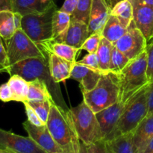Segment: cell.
Segmentation results:
<instances>
[{"mask_svg": "<svg viewBox=\"0 0 153 153\" xmlns=\"http://www.w3.org/2000/svg\"><path fill=\"white\" fill-rule=\"evenodd\" d=\"M8 73L10 76L18 75L27 82L35 79L44 82L49 88L54 102L64 110H70L64 100L59 84L56 83L51 76L48 58H33L23 60L1 69L0 73Z\"/></svg>", "mask_w": 153, "mask_h": 153, "instance_id": "obj_1", "label": "cell"}, {"mask_svg": "<svg viewBox=\"0 0 153 153\" xmlns=\"http://www.w3.org/2000/svg\"><path fill=\"white\" fill-rule=\"evenodd\" d=\"M46 126L64 153H81L82 142L78 136L70 110H64L53 102Z\"/></svg>", "mask_w": 153, "mask_h": 153, "instance_id": "obj_2", "label": "cell"}, {"mask_svg": "<svg viewBox=\"0 0 153 153\" xmlns=\"http://www.w3.org/2000/svg\"><path fill=\"white\" fill-rule=\"evenodd\" d=\"M146 52L131 60L126 67L118 74L120 80L119 100L127 102L134 94L149 83L147 75Z\"/></svg>", "mask_w": 153, "mask_h": 153, "instance_id": "obj_3", "label": "cell"}, {"mask_svg": "<svg viewBox=\"0 0 153 153\" xmlns=\"http://www.w3.org/2000/svg\"><path fill=\"white\" fill-rule=\"evenodd\" d=\"M120 90L118 74L108 72L102 74L94 89L82 93L83 100L96 114L117 102Z\"/></svg>", "mask_w": 153, "mask_h": 153, "instance_id": "obj_4", "label": "cell"}, {"mask_svg": "<svg viewBox=\"0 0 153 153\" xmlns=\"http://www.w3.org/2000/svg\"><path fill=\"white\" fill-rule=\"evenodd\" d=\"M148 85L127 101L126 105L120 118L118 120L110 137L107 140L120 134L134 132L140 123L146 117L148 114L146 98V89Z\"/></svg>", "mask_w": 153, "mask_h": 153, "instance_id": "obj_5", "label": "cell"}, {"mask_svg": "<svg viewBox=\"0 0 153 153\" xmlns=\"http://www.w3.org/2000/svg\"><path fill=\"white\" fill-rule=\"evenodd\" d=\"M70 113L82 143L89 145L102 140L96 114L84 100L76 107L70 108Z\"/></svg>", "mask_w": 153, "mask_h": 153, "instance_id": "obj_6", "label": "cell"}, {"mask_svg": "<svg viewBox=\"0 0 153 153\" xmlns=\"http://www.w3.org/2000/svg\"><path fill=\"white\" fill-rule=\"evenodd\" d=\"M7 66L33 58H48L47 52L40 44L33 41L22 28L17 29L9 40H6Z\"/></svg>", "mask_w": 153, "mask_h": 153, "instance_id": "obj_7", "label": "cell"}, {"mask_svg": "<svg viewBox=\"0 0 153 153\" xmlns=\"http://www.w3.org/2000/svg\"><path fill=\"white\" fill-rule=\"evenodd\" d=\"M57 10L56 4H54L42 13L22 16L21 28L37 44L49 41L53 37L52 18Z\"/></svg>", "mask_w": 153, "mask_h": 153, "instance_id": "obj_8", "label": "cell"}, {"mask_svg": "<svg viewBox=\"0 0 153 153\" xmlns=\"http://www.w3.org/2000/svg\"><path fill=\"white\" fill-rule=\"evenodd\" d=\"M114 46L130 60H133L146 51L147 41L132 20L126 34Z\"/></svg>", "mask_w": 153, "mask_h": 153, "instance_id": "obj_9", "label": "cell"}, {"mask_svg": "<svg viewBox=\"0 0 153 153\" xmlns=\"http://www.w3.org/2000/svg\"><path fill=\"white\" fill-rule=\"evenodd\" d=\"M0 149L12 153H46L30 137L0 128Z\"/></svg>", "mask_w": 153, "mask_h": 153, "instance_id": "obj_10", "label": "cell"}, {"mask_svg": "<svg viewBox=\"0 0 153 153\" xmlns=\"http://www.w3.org/2000/svg\"><path fill=\"white\" fill-rule=\"evenodd\" d=\"M127 102L118 100L112 105L96 113L103 140H107L113 132L118 120L120 118Z\"/></svg>", "mask_w": 153, "mask_h": 153, "instance_id": "obj_11", "label": "cell"}, {"mask_svg": "<svg viewBox=\"0 0 153 153\" xmlns=\"http://www.w3.org/2000/svg\"><path fill=\"white\" fill-rule=\"evenodd\" d=\"M22 126L28 133V137H31L46 153H64L52 137L47 126H36L28 120L22 123Z\"/></svg>", "mask_w": 153, "mask_h": 153, "instance_id": "obj_12", "label": "cell"}, {"mask_svg": "<svg viewBox=\"0 0 153 153\" xmlns=\"http://www.w3.org/2000/svg\"><path fill=\"white\" fill-rule=\"evenodd\" d=\"M89 36L88 24L80 21L71 20L70 27L65 34L47 42L64 43L80 49Z\"/></svg>", "mask_w": 153, "mask_h": 153, "instance_id": "obj_13", "label": "cell"}, {"mask_svg": "<svg viewBox=\"0 0 153 153\" xmlns=\"http://www.w3.org/2000/svg\"><path fill=\"white\" fill-rule=\"evenodd\" d=\"M102 74H104L102 72L91 69L76 61L72 70L70 78L79 82L83 93L94 89L97 86Z\"/></svg>", "mask_w": 153, "mask_h": 153, "instance_id": "obj_14", "label": "cell"}, {"mask_svg": "<svg viewBox=\"0 0 153 153\" xmlns=\"http://www.w3.org/2000/svg\"><path fill=\"white\" fill-rule=\"evenodd\" d=\"M133 21L146 38L147 43L153 40V7L138 4L133 6Z\"/></svg>", "mask_w": 153, "mask_h": 153, "instance_id": "obj_15", "label": "cell"}, {"mask_svg": "<svg viewBox=\"0 0 153 153\" xmlns=\"http://www.w3.org/2000/svg\"><path fill=\"white\" fill-rule=\"evenodd\" d=\"M110 15L111 8L104 0H93L88 22L90 35L95 32L102 31Z\"/></svg>", "mask_w": 153, "mask_h": 153, "instance_id": "obj_16", "label": "cell"}, {"mask_svg": "<svg viewBox=\"0 0 153 153\" xmlns=\"http://www.w3.org/2000/svg\"><path fill=\"white\" fill-rule=\"evenodd\" d=\"M47 55L48 65L53 80L59 84L70 79L75 62L67 61L52 52H47Z\"/></svg>", "mask_w": 153, "mask_h": 153, "instance_id": "obj_17", "label": "cell"}, {"mask_svg": "<svg viewBox=\"0 0 153 153\" xmlns=\"http://www.w3.org/2000/svg\"><path fill=\"white\" fill-rule=\"evenodd\" d=\"M152 138L153 114L146 116L134 131L133 140L136 153H143Z\"/></svg>", "mask_w": 153, "mask_h": 153, "instance_id": "obj_18", "label": "cell"}, {"mask_svg": "<svg viewBox=\"0 0 153 153\" xmlns=\"http://www.w3.org/2000/svg\"><path fill=\"white\" fill-rule=\"evenodd\" d=\"M13 11L25 16L42 13L55 4L54 0H11Z\"/></svg>", "mask_w": 153, "mask_h": 153, "instance_id": "obj_19", "label": "cell"}, {"mask_svg": "<svg viewBox=\"0 0 153 153\" xmlns=\"http://www.w3.org/2000/svg\"><path fill=\"white\" fill-rule=\"evenodd\" d=\"M134 132L120 134L108 140L105 144L110 153H136L133 140Z\"/></svg>", "mask_w": 153, "mask_h": 153, "instance_id": "obj_20", "label": "cell"}, {"mask_svg": "<svg viewBox=\"0 0 153 153\" xmlns=\"http://www.w3.org/2000/svg\"><path fill=\"white\" fill-rule=\"evenodd\" d=\"M40 45L46 52H52L71 62H76V55L78 52L80 51L79 49L64 43L45 42V43H40Z\"/></svg>", "mask_w": 153, "mask_h": 153, "instance_id": "obj_21", "label": "cell"}, {"mask_svg": "<svg viewBox=\"0 0 153 153\" xmlns=\"http://www.w3.org/2000/svg\"><path fill=\"white\" fill-rule=\"evenodd\" d=\"M127 28L116 16L111 14L103 28L102 35L112 43H114L126 34Z\"/></svg>", "mask_w": 153, "mask_h": 153, "instance_id": "obj_22", "label": "cell"}, {"mask_svg": "<svg viewBox=\"0 0 153 153\" xmlns=\"http://www.w3.org/2000/svg\"><path fill=\"white\" fill-rule=\"evenodd\" d=\"M53 101L47 85L44 82L35 79L28 82V93L27 102Z\"/></svg>", "mask_w": 153, "mask_h": 153, "instance_id": "obj_23", "label": "cell"}, {"mask_svg": "<svg viewBox=\"0 0 153 153\" xmlns=\"http://www.w3.org/2000/svg\"><path fill=\"white\" fill-rule=\"evenodd\" d=\"M13 96V101L19 102H27L28 93V82L18 75H12L7 81Z\"/></svg>", "mask_w": 153, "mask_h": 153, "instance_id": "obj_24", "label": "cell"}, {"mask_svg": "<svg viewBox=\"0 0 153 153\" xmlns=\"http://www.w3.org/2000/svg\"><path fill=\"white\" fill-rule=\"evenodd\" d=\"M111 14L115 16L121 23L128 28L133 20V5L129 0H123L111 9Z\"/></svg>", "mask_w": 153, "mask_h": 153, "instance_id": "obj_25", "label": "cell"}, {"mask_svg": "<svg viewBox=\"0 0 153 153\" xmlns=\"http://www.w3.org/2000/svg\"><path fill=\"white\" fill-rule=\"evenodd\" d=\"M14 21V12L12 10L0 11V36L6 41L16 31Z\"/></svg>", "mask_w": 153, "mask_h": 153, "instance_id": "obj_26", "label": "cell"}, {"mask_svg": "<svg viewBox=\"0 0 153 153\" xmlns=\"http://www.w3.org/2000/svg\"><path fill=\"white\" fill-rule=\"evenodd\" d=\"M114 46V43L105 37H102L97 54L100 62V70L103 73H107L109 72L111 58Z\"/></svg>", "mask_w": 153, "mask_h": 153, "instance_id": "obj_27", "label": "cell"}, {"mask_svg": "<svg viewBox=\"0 0 153 153\" xmlns=\"http://www.w3.org/2000/svg\"><path fill=\"white\" fill-rule=\"evenodd\" d=\"M71 22V15L57 10L52 18V39L62 36L69 28Z\"/></svg>", "mask_w": 153, "mask_h": 153, "instance_id": "obj_28", "label": "cell"}, {"mask_svg": "<svg viewBox=\"0 0 153 153\" xmlns=\"http://www.w3.org/2000/svg\"><path fill=\"white\" fill-rule=\"evenodd\" d=\"M93 0H79L77 6L71 15V20L80 21L88 24Z\"/></svg>", "mask_w": 153, "mask_h": 153, "instance_id": "obj_29", "label": "cell"}, {"mask_svg": "<svg viewBox=\"0 0 153 153\" xmlns=\"http://www.w3.org/2000/svg\"><path fill=\"white\" fill-rule=\"evenodd\" d=\"M130 61L131 60L128 57L126 56L122 52L114 46L112 49L111 58L109 72L119 74L126 67Z\"/></svg>", "mask_w": 153, "mask_h": 153, "instance_id": "obj_30", "label": "cell"}, {"mask_svg": "<svg viewBox=\"0 0 153 153\" xmlns=\"http://www.w3.org/2000/svg\"><path fill=\"white\" fill-rule=\"evenodd\" d=\"M28 103L34 111L42 121L46 124L50 114L51 107L54 101H41V102H25Z\"/></svg>", "mask_w": 153, "mask_h": 153, "instance_id": "obj_31", "label": "cell"}, {"mask_svg": "<svg viewBox=\"0 0 153 153\" xmlns=\"http://www.w3.org/2000/svg\"><path fill=\"white\" fill-rule=\"evenodd\" d=\"M102 37V31H98V32L91 34L83 43L80 50L83 49V50L87 51L88 53H96L98 50Z\"/></svg>", "mask_w": 153, "mask_h": 153, "instance_id": "obj_32", "label": "cell"}, {"mask_svg": "<svg viewBox=\"0 0 153 153\" xmlns=\"http://www.w3.org/2000/svg\"><path fill=\"white\" fill-rule=\"evenodd\" d=\"M81 153H110L105 140H101L89 145H85L82 143Z\"/></svg>", "mask_w": 153, "mask_h": 153, "instance_id": "obj_33", "label": "cell"}, {"mask_svg": "<svg viewBox=\"0 0 153 153\" xmlns=\"http://www.w3.org/2000/svg\"><path fill=\"white\" fill-rule=\"evenodd\" d=\"M146 56H147V75L149 82H153V40L147 43L146 49Z\"/></svg>", "mask_w": 153, "mask_h": 153, "instance_id": "obj_34", "label": "cell"}, {"mask_svg": "<svg viewBox=\"0 0 153 153\" xmlns=\"http://www.w3.org/2000/svg\"><path fill=\"white\" fill-rule=\"evenodd\" d=\"M78 62L84 64V65L87 66V67H90L91 69L101 71L100 68V62H99V58L98 56H97V52L96 53H88V55H85L82 60H80Z\"/></svg>", "mask_w": 153, "mask_h": 153, "instance_id": "obj_35", "label": "cell"}, {"mask_svg": "<svg viewBox=\"0 0 153 153\" xmlns=\"http://www.w3.org/2000/svg\"><path fill=\"white\" fill-rule=\"evenodd\" d=\"M23 104L24 105H25V114H26L27 117H28V120L31 123L36 126H42L46 125V124H45L44 123L40 120V118L39 117V116L37 115V114L36 113L35 111H34L28 103L24 102Z\"/></svg>", "mask_w": 153, "mask_h": 153, "instance_id": "obj_36", "label": "cell"}, {"mask_svg": "<svg viewBox=\"0 0 153 153\" xmlns=\"http://www.w3.org/2000/svg\"><path fill=\"white\" fill-rule=\"evenodd\" d=\"M0 100L3 102L13 101V94L7 82L0 85Z\"/></svg>", "mask_w": 153, "mask_h": 153, "instance_id": "obj_37", "label": "cell"}, {"mask_svg": "<svg viewBox=\"0 0 153 153\" xmlns=\"http://www.w3.org/2000/svg\"><path fill=\"white\" fill-rule=\"evenodd\" d=\"M78 2H79V0H65L62 7L59 10L72 15L77 6Z\"/></svg>", "mask_w": 153, "mask_h": 153, "instance_id": "obj_38", "label": "cell"}, {"mask_svg": "<svg viewBox=\"0 0 153 153\" xmlns=\"http://www.w3.org/2000/svg\"><path fill=\"white\" fill-rule=\"evenodd\" d=\"M146 98H147L148 115L153 114V82L149 83L146 89Z\"/></svg>", "mask_w": 153, "mask_h": 153, "instance_id": "obj_39", "label": "cell"}, {"mask_svg": "<svg viewBox=\"0 0 153 153\" xmlns=\"http://www.w3.org/2000/svg\"><path fill=\"white\" fill-rule=\"evenodd\" d=\"M2 40L0 36V70L7 66V55L6 48L4 46Z\"/></svg>", "mask_w": 153, "mask_h": 153, "instance_id": "obj_40", "label": "cell"}, {"mask_svg": "<svg viewBox=\"0 0 153 153\" xmlns=\"http://www.w3.org/2000/svg\"><path fill=\"white\" fill-rule=\"evenodd\" d=\"M2 10L13 11L11 0H0V11H2Z\"/></svg>", "mask_w": 153, "mask_h": 153, "instance_id": "obj_41", "label": "cell"}, {"mask_svg": "<svg viewBox=\"0 0 153 153\" xmlns=\"http://www.w3.org/2000/svg\"><path fill=\"white\" fill-rule=\"evenodd\" d=\"M132 5H138V4H143L148 5L153 7V0H129Z\"/></svg>", "mask_w": 153, "mask_h": 153, "instance_id": "obj_42", "label": "cell"}, {"mask_svg": "<svg viewBox=\"0 0 153 153\" xmlns=\"http://www.w3.org/2000/svg\"><path fill=\"white\" fill-rule=\"evenodd\" d=\"M143 153H153V138L150 140L146 147L143 150Z\"/></svg>", "mask_w": 153, "mask_h": 153, "instance_id": "obj_43", "label": "cell"}, {"mask_svg": "<svg viewBox=\"0 0 153 153\" xmlns=\"http://www.w3.org/2000/svg\"><path fill=\"white\" fill-rule=\"evenodd\" d=\"M123 1V0H110V7L111 9L112 8V7H114V6L116 4H117L118 2H120V1Z\"/></svg>", "mask_w": 153, "mask_h": 153, "instance_id": "obj_44", "label": "cell"}, {"mask_svg": "<svg viewBox=\"0 0 153 153\" xmlns=\"http://www.w3.org/2000/svg\"><path fill=\"white\" fill-rule=\"evenodd\" d=\"M0 153H12V152H8V151L4 150V149H0Z\"/></svg>", "mask_w": 153, "mask_h": 153, "instance_id": "obj_45", "label": "cell"}, {"mask_svg": "<svg viewBox=\"0 0 153 153\" xmlns=\"http://www.w3.org/2000/svg\"><path fill=\"white\" fill-rule=\"evenodd\" d=\"M104 1H105L106 4H107L108 5V7H110V6H111V5H110V0H104ZM110 8H111V7H110Z\"/></svg>", "mask_w": 153, "mask_h": 153, "instance_id": "obj_46", "label": "cell"}]
</instances>
